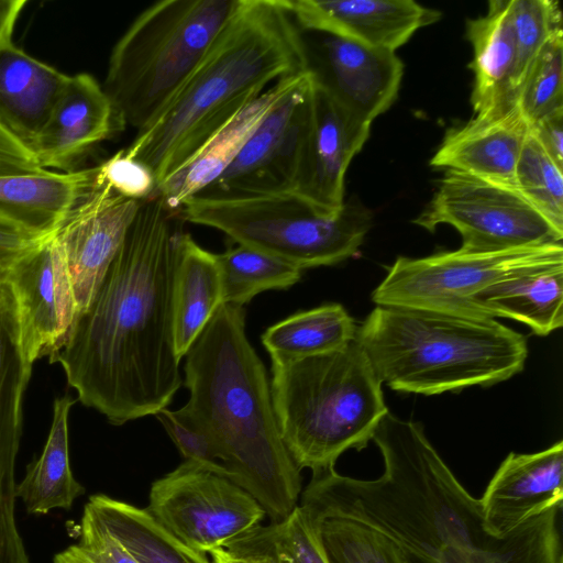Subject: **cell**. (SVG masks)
<instances>
[{
    "instance_id": "cell-7",
    "label": "cell",
    "mask_w": 563,
    "mask_h": 563,
    "mask_svg": "<svg viewBox=\"0 0 563 563\" xmlns=\"http://www.w3.org/2000/svg\"><path fill=\"white\" fill-rule=\"evenodd\" d=\"M241 0H164L118 40L102 86L120 129L147 126L201 62Z\"/></svg>"
},
{
    "instance_id": "cell-5",
    "label": "cell",
    "mask_w": 563,
    "mask_h": 563,
    "mask_svg": "<svg viewBox=\"0 0 563 563\" xmlns=\"http://www.w3.org/2000/svg\"><path fill=\"white\" fill-rule=\"evenodd\" d=\"M391 389L434 395L490 386L522 371L526 336L492 318L377 306L356 331Z\"/></svg>"
},
{
    "instance_id": "cell-26",
    "label": "cell",
    "mask_w": 563,
    "mask_h": 563,
    "mask_svg": "<svg viewBox=\"0 0 563 563\" xmlns=\"http://www.w3.org/2000/svg\"><path fill=\"white\" fill-rule=\"evenodd\" d=\"M472 302L482 318H511L548 335L563 324V264L510 275L476 294Z\"/></svg>"
},
{
    "instance_id": "cell-18",
    "label": "cell",
    "mask_w": 563,
    "mask_h": 563,
    "mask_svg": "<svg viewBox=\"0 0 563 563\" xmlns=\"http://www.w3.org/2000/svg\"><path fill=\"white\" fill-rule=\"evenodd\" d=\"M563 442L536 453H509L479 499L485 532L508 536L552 508H562Z\"/></svg>"
},
{
    "instance_id": "cell-32",
    "label": "cell",
    "mask_w": 563,
    "mask_h": 563,
    "mask_svg": "<svg viewBox=\"0 0 563 563\" xmlns=\"http://www.w3.org/2000/svg\"><path fill=\"white\" fill-rule=\"evenodd\" d=\"M515 187L563 232V168L529 134L515 168Z\"/></svg>"
},
{
    "instance_id": "cell-42",
    "label": "cell",
    "mask_w": 563,
    "mask_h": 563,
    "mask_svg": "<svg viewBox=\"0 0 563 563\" xmlns=\"http://www.w3.org/2000/svg\"><path fill=\"white\" fill-rule=\"evenodd\" d=\"M46 236L48 235L32 231L0 213V269L5 271L18 257Z\"/></svg>"
},
{
    "instance_id": "cell-9",
    "label": "cell",
    "mask_w": 563,
    "mask_h": 563,
    "mask_svg": "<svg viewBox=\"0 0 563 563\" xmlns=\"http://www.w3.org/2000/svg\"><path fill=\"white\" fill-rule=\"evenodd\" d=\"M563 264L562 242L497 252L459 249L421 258L398 257L372 294L377 306L482 318L473 297L519 272Z\"/></svg>"
},
{
    "instance_id": "cell-20",
    "label": "cell",
    "mask_w": 563,
    "mask_h": 563,
    "mask_svg": "<svg viewBox=\"0 0 563 563\" xmlns=\"http://www.w3.org/2000/svg\"><path fill=\"white\" fill-rule=\"evenodd\" d=\"M120 129L112 103L90 74L69 76L32 151L42 169L69 167Z\"/></svg>"
},
{
    "instance_id": "cell-22",
    "label": "cell",
    "mask_w": 563,
    "mask_h": 563,
    "mask_svg": "<svg viewBox=\"0 0 563 563\" xmlns=\"http://www.w3.org/2000/svg\"><path fill=\"white\" fill-rule=\"evenodd\" d=\"M309 71L282 78L266 88L217 132L178 172L162 183L158 196L172 210L216 180L236 157L266 115L303 79Z\"/></svg>"
},
{
    "instance_id": "cell-28",
    "label": "cell",
    "mask_w": 563,
    "mask_h": 563,
    "mask_svg": "<svg viewBox=\"0 0 563 563\" xmlns=\"http://www.w3.org/2000/svg\"><path fill=\"white\" fill-rule=\"evenodd\" d=\"M74 404L75 400L68 396L55 399L43 451L16 485V498L22 500L27 514L44 515L58 508L68 510L74 500L85 493L69 463L68 417Z\"/></svg>"
},
{
    "instance_id": "cell-39",
    "label": "cell",
    "mask_w": 563,
    "mask_h": 563,
    "mask_svg": "<svg viewBox=\"0 0 563 563\" xmlns=\"http://www.w3.org/2000/svg\"><path fill=\"white\" fill-rule=\"evenodd\" d=\"M97 180L109 185L118 195L140 202L152 198L157 187L153 172L129 157L124 150L98 166Z\"/></svg>"
},
{
    "instance_id": "cell-3",
    "label": "cell",
    "mask_w": 563,
    "mask_h": 563,
    "mask_svg": "<svg viewBox=\"0 0 563 563\" xmlns=\"http://www.w3.org/2000/svg\"><path fill=\"white\" fill-rule=\"evenodd\" d=\"M306 71V40L285 0H241L184 86L124 152L158 187L265 87Z\"/></svg>"
},
{
    "instance_id": "cell-36",
    "label": "cell",
    "mask_w": 563,
    "mask_h": 563,
    "mask_svg": "<svg viewBox=\"0 0 563 563\" xmlns=\"http://www.w3.org/2000/svg\"><path fill=\"white\" fill-rule=\"evenodd\" d=\"M318 522L331 563H410L397 545L371 530L336 519Z\"/></svg>"
},
{
    "instance_id": "cell-37",
    "label": "cell",
    "mask_w": 563,
    "mask_h": 563,
    "mask_svg": "<svg viewBox=\"0 0 563 563\" xmlns=\"http://www.w3.org/2000/svg\"><path fill=\"white\" fill-rule=\"evenodd\" d=\"M185 461L230 478L206 429L185 407L164 408L155 415Z\"/></svg>"
},
{
    "instance_id": "cell-11",
    "label": "cell",
    "mask_w": 563,
    "mask_h": 563,
    "mask_svg": "<svg viewBox=\"0 0 563 563\" xmlns=\"http://www.w3.org/2000/svg\"><path fill=\"white\" fill-rule=\"evenodd\" d=\"M145 509L173 537L203 554L252 531L266 515L233 481L187 461L152 484Z\"/></svg>"
},
{
    "instance_id": "cell-41",
    "label": "cell",
    "mask_w": 563,
    "mask_h": 563,
    "mask_svg": "<svg viewBox=\"0 0 563 563\" xmlns=\"http://www.w3.org/2000/svg\"><path fill=\"white\" fill-rule=\"evenodd\" d=\"M77 545L91 563H139L118 540L85 515Z\"/></svg>"
},
{
    "instance_id": "cell-17",
    "label": "cell",
    "mask_w": 563,
    "mask_h": 563,
    "mask_svg": "<svg viewBox=\"0 0 563 563\" xmlns=\"http://www.w3.org/2000/svg\"><path fill=\"white\" fill-rule=\"evenodd\" d=\"M371 123L338 103L312 78V110L295 194L335 214L344 206V178L369 136Z\"/></svg>"
},
{
    "instance_id": "cell-4",
    "label": "cell",
    "mask_w": 563,
    "mask_h": 563,
    "mask_svg": "<svg viewBox=\"0 0 563 563\" xmlns=\"http://www.w3.org/2000/svg\"><path fill=\"white\" fill-rule=\"evenodd\" d=\"M185 357V407L206 429L230 479L276 523L297 506L300 470L279 432L271 385L245 332L243 307L222 303Z\"/></svg>"
},
{
    "instance_id": "cell-30",
    "label": "cell",
    "mask_w": 563,
    "mask_h": 563,
    "mask_svg": "<svg viewBox=\"0 0 563 563\" xmlns=\"http://www.w3.org/2000/svg\"><path fill=\"white\" fill-rule=\"evenodd\" d=\"M354 319L340 303L294 313L271 325L262 343L271 360L295 361L345 347L355 340Z\"/></svg>"
},
{
    "instance_id": "cell-8",
    "label": "cell",
    "mask_w": 563,
    "mask_h": 563,
    "mask_svg": "<svg viewBox=\"0 0 563 563\" xmlns=\"http://www.w3.org/2000/svg\"><path fill=\"white\" fill-rule=\"evenodd\" d=\"M184 221L210 227L236 244L275 255L301 268L329 266L358 253L373 223L360 202L324 213L295 192L244 198L194 196L179 208Z\"/></svg>"
},
{
    "instance_id": "cell-34",
    "label": "cell",
    "mask_w": 563,
    "mask_h": 563,
    "mask_svg": "<svg viewBox=\"0 0 563 563\" xmlns=\"http://www.w3.org/2000/svg\"><path fill=\"white\" fill-rule=\"evenodd\" d=\"M561 508H552L498 539L485 563H562Z\"/></svg>"
},
{
    "instance_id": "cell-29",
    "label": "cell",
    "mask_w": 563,
    "mask_h": 563,
    "mask_svg": "<svg viewBox=\"0 0 563 563\" xmlns=\"http://www.w3.org/2000/svg\"><path fill=\"white\" fill-rule=\"evenodd\" d=\"M84 515L118 540L139 563H212L206 554L167 532L146 509L98 494L90 496Z\"/></svg>"
},
{
    "instance_id": "cell-10",
    "label": "cell",
    "mask_w": 563,
    "mask_h": 563,
    "mask_svg": "<svg viewBox=\"0 0 563 563\" xmlns=\"http://www.w3.org/2000/svg\"><path fill=\"white\" fill-rule=\"evenodd\" d=\"M413 223L433 232L450 224L461 249L497 252L562 242L559 231L515 186L446 170L428 207Z\"/></svg>"
},
{
    "instance_id": "cell-25",
    "label": "cell",
    "mask_w": 563,
    "mask_h": 563,
    "mask_svg": "<svg viewBox=\"0 0 563 563\" xmlns=\"http://www.w3.org/2000/svg\"><path fill=\"white\" fill-rule=\"evenodd\" d=\"M98 166L0 175V213L40 234L54 233L97 186Z\"/></svg>"
},
{
    "instance_id": "cell-48",
    "label": "cell",
    "mask_w": 563,
    "mask_h": 563,
    "mask_svg": "<svg viewBox=\"0 0 563 563\" xmlns=\"http://www.w3.org/2000/svg\"><path fill=\"white\" fill-rule=\"evenodd\" d=\"M563 563V562H562Z\"/></svg>"
},
{
    "instance_id": "cell-38",
    "label": "cell",
    "mask_w": 563,
    "mask_h": 563,
    "mask_svg": "<svg viewBox=\"0 0 563 563\" xmlns=\"http://www.w3.org/2000/svg\"><path fill=\"white\" fill-rule=\"evenodd\" d=\"M271 527L276 548L286 563H331L319 522L301 506Z\"/></svg>"
},
{
    "instance_id": "cell-2",
    "label": "cell",
    "mask_w": 563,
    "mask_h": 563,
    "mask_svg": "<svg viewBox=\"0 0 563 563\" xmlns=\"http://www.w3.org/2000/svg\"><path fill=\"white\" fill-rule=\"evenodd\" d=\"M384 473L372 481L314 474L301 506L317 521L336 519L371 530L397 545L410 563H454L490 549L479 499L461 485L418 422L389 411L373 439Z\"/></svg>"
},
{
    "instance_id": "cell-1",
    "label": "cell",
    "mask_w": 563,
    "mask_h": 563,
    "mask_svg": "<svg viewBox=\"0 0 563 563\" xmlns=\"http://www.w3.org/2000/svg\"><path fill=\"white\" fill-rule=\"evenodd\" d=\"M183 221L158 196L140 202L92 300L49 356L78 400L114 426L155 416L181 386L173 288Z\"/></svg>"
},
{
    "instance_id": "cell-44",
    "label": "cell",
    "mask_w": 563,
    "mask_h": 563,
    "mask_svg": "<svg viewBox=\"0 0 563 563\" xmlns=\"http://www.w3.org/2000/svg\"><path fill=\"white\" fill-rule=\"evenodd\" d=\"M33 155L0 128V175L40 170Z\"/></svg>"
},
{
    "instance_id": "cell-24",
    "label": "cell",
    "mask_w": 563,
    "mask_h": 563,
    "mask_svg": "<svg viewBox=\"0 0 563 563\" xmlns=\"http://www.w3.org/2000/svg\"><path fill=\"white\" fill-rule=\"evenodd\" d=\"M473 47L471 102L475 117H493L516 106V43L510 0H492L484 16L468 20Z\"/></svg>"
},
{
    "instance_id": "cell-47",
    "label": "cell",
    "mask_w": 563,
    "mask_h": 563,
    "mask_svg": "<svg viewBox=\"0 0 563 563\" xmlns=\"http://www.w3.org/2000/svg\"><path fill=\"white\" fill-rule=\"evenodd\" d=\"M1 271V269H0Z\"/></svg>"
},
{
    "instance_id": "cell-21",
    "label": "cell",
    "mask_w": 563,
    "mask_h": 563,
    "mask_svg": "<svg viewBox=\"0 0 563 563\" xmlns=\"http://www.w3.org/2000/svg\"><path fill=\"white\" fill-rule=\"evenodd\" d=\"M527 134L528 124L517 106L493 117L474 115L446 132L430 165L515 186Z\"/></svg>"
},
{
    "instance_id": "cell-46",
    "label": "cell",
    "mask_w": 563,
    "mask_h": 563,
    "mask_svg": "<svg viewBox=\"0 0 563 563\" xmlns=\"http://www.w3.org/2000/svg\"><path fill=\"white\" fill-rule=\"evenodd\" d=\"M53 563H91L77 544L70 545L54 556Z\"/></svg>"
},
{
    "instance_id": "cell-31",
    "label": "cell",
    "mask_w": 563,
    "mask_h": 563,
    "mask_svg": "<svg viewBox=\"0 0 563 563\" xmlns=\"http://www.w3.org/2000/svg\"><path fill=\"white\" fill-rule=\"evenodd\" d=\"M216 256L221 271L223 303L243 307L265 290L290 288L302 275V269L289 262L243 244Z\"/></svg>"
},
{
    "instance_id": "cell-6",
    "label": "cell",
    "mask_w": 563,
    "mask_h": 563,
    "mask_svg": "<svg viewBox=\"0 0 563 563\" xmlns=\"http://www.w3.org/2000/svg\"><path fill=\"white\" fill-rule=\"evenodd\" d=\"M273 407L296 466L334 468L350 449H365L388 412L382 382L354 340L338 351L295 361L272 360Z\"/></svg>"
},
{
    "instance_id": "cell-16",
    "label": "cell",
    "mask_w": 563,
    "mask_h": 563,
    "mask_svg": "<svg viewBox=\"0 0 563 563\" xmlns=\"http://www.w3.org/2000/svg\"><path fill=\"white\" fill-rule=\"evenodd\" d=\"M139 206L140 201L124 198L97 180L90 195L55 231L70 276L78 316L92 300Z\"/></svg>"
},
{
    "instance_id": "cell-27",
    "label": "cell",
    "mask_w": 563,
    "mask_h": 563,
    "mask_svg": "<svg viewBox=\"0 0 563 563\" xmlns=\"http://www.w3.org/2000/svg\"><path fill=\"white\" fill-rule=\"evenodd\" d=\"M222 303L221 271L216 254L184 232L173 288L174 340L180 360Z\"/></svg>"
},
{
    "instance_id": "cell-12",
    "label": "cell",
    "mask_w": 563,
    "mask_h": 563,
    "mask_svg": "<svg viewBox=\"0 0 563 563\" xmlns=\"http://www.w3.org/2000/svg\"><path fill=\"white\" fill-rule=\"evenodd\" d=\"M312 110V75L261 122L227 169L196 196L244 198L295 192Z\"/></svg>"
},
{
    "instance_id": "cell-14",
    "label": "cell",
    "mask_w": 563,
    "mask_h": 563,
    "mask_svg": "<svg viewBox=\"0 0 563 563\" xmlns=\"http://www.w3.org/2000/svg\"><path fill=\"white\" fill-rule=\"evenodd\" d=\"M32 366L21 347L15 300L0 271V563H30L14 516V467Z\"/></svg>"
},
{
    "instance_id": "cell-35",
    "label": "cell",
    "mask_w": 563,
    "mask_h": 563,
    "mask_svg": "<svg viewBox=\"0 0 563 563\" xmlns=\"http://www.w3.org/2000/svg\"><path fill=\"white\" fill-rule=\"evenodd\" d=\"M516 43L515 95L547 42L562 30V11L553 0H510Z\"/></svg>"
},
{
    "instance_id": "cell-13",
    "label": "cell",
    "mask_w": 563,
    "mask_h": 563,
    "mask_svg": "<svg viewBox=\"0 0 563 563\" xmlns=\"http://www.w3.org/2000/svg\"><path fill=\"white\" fill-rule=\"evenodd\" d=\"M54 233L4 271L15 300L21 347L31 364L56 353L78 317L70 276Z\"/></svg>"
},
{
    "instance_id": "cell-23",
    "label": "cell",
    "mask_w": 563,
    "mask_h": 563,
    "mask_svg": "<svg viewBox=\"0 0 563 563\" xmlns=\"http://www.w3.org/2000/svg\"><path fill=\"white\" fill-rule=\"evenodd\" d=\"M68 78L12 42L0 46V128L31 154Z\"/></svg>"
},
{
    "instance_id": "cell-19",
    "label": "cell",
    "mask_w": 563,
    "mask_h": 563,
    "mask_svg": "<svg viewBox=\"0 0 563 563\" xmlns=\"http://www.w3.org/2000/svg\"><path fill=\"white\" fill-rule=\"evenodd\" d=\"M301 31L343 36L396 52L441 12L413 0H285Z\"/></svg>"
},
{
    "instance_id": "cell-15",
    "label": "cell",
    "mask_w": 563,
    "mask_h": 563,
    "mask_svg": "<svg viewBox=\"0 0 563 563\" xmlns=\"http://www.w3.org/2000/svg\"><path fill=\"white\" fill-rule=\"evenodd\" d=\"M318 35L308 53L313 80L356 118L372 122L397 98L404 64L396 52L366 46L353 40Z\"/></svg>"
},
{
    "instance_id": "cell-33",
    "label": "cell",
    "mask_w": 563,
    "mask_h": 563,
    "mask_svg": "<svg viewBox=\"0 0 563 563\" xmlns=\"http://www.w3.org/2000/svg\"><path fill=\"white\" fill-rule=\"evenodd\" d=\"M516 106L528 126L563 108V31L537 55L517 92Z\"/></svg>"
},
{
    "instance_id": "cell-40",
    "label": "cell",
    "mask_w": 563,
    "mask_h": 563,
    "mask_svg": "<svg viewBox=\"0 0 563 563\" xmlns=\"http://www.w3.org/2000/svg\"><path fill=\"white\" fill-rule=\"evenodd\" d=\"M209 554L212 563H286L276 548L271 525H260Z\"/></svg>"
},
{
    "instance_id": "cell-43",
    "label": "cell",
    "mask_w": 563,
    "mask_h": 563,
    "mask_svg": "<svg viewBox=\"0 0 563 563\" xmlns=\"http://www.w3.org/2000/svg\"><path fill=\"white\" fill-rule=\"evenodd\" d=\"M528 130L552 161L563 168V108L536 121Z\"/></svg>"
},
{
    "instance_id": "cell-45",
    "label": "cell",
    "mask_w": 563,
    "mask_h": 563,
    "mask_svg": "<svg viewBox=\"0 0 563 563\" xmlns=\"http://www.w3.org/2000/svg\"><path fill=\"white\" fill-rule=\"evenodd\" d=\"M25 4V0H0V46L12 42L14 25Z\"/></svg>"
}]
</instances>
